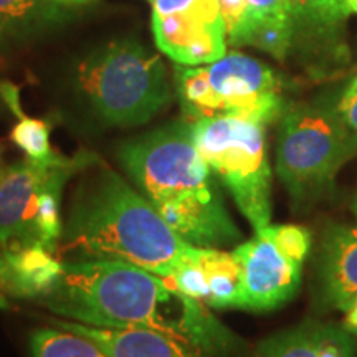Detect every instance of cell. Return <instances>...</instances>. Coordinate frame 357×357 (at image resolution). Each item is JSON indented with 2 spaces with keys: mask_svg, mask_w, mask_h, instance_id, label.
<instances>
[{
  "mask_svg": "<svg viewBox=\"0 0 357 357\" xmlns=\"http://www.w3.org/2000/svg\"><path fill=\"white\" fill-rule=\"evenodd\" d=\"M40 305L60 318L96 328H146L213 351L225 346L222 326L162 276L121 260H61Z\"/></svg>",
  "mask_w": 357,
  "mask_h": 357,
  "instance_id": "cell-1",
  "label": "cell"
},
{
  "mask_svg": "<svg viewBox=\"0 0 357 357\" xmlns=\"http://www.w3.org/2000/svg\"><path fill=\"white\" fill-rule=\"evenodd\" d=\"M200 247L185 242L144 195L95 154L78 172L56 247L60 260H121L169 280Z\"/></svg>",
  "mask_w": 357,
  "mask_h": 357,
  "instance_id": "cell-2",
  "label": "cell"
},
{
  "mask_svg": "<svg viewBox=\"0 0 357 357\" xmlns=\"http://www.w3.org/2000/svg\"><path fill=\"white\" fill-rule=\"evenodd\" d=\"M119 162L132 185L185 242L223 248L242 240L190 121H174L124 142Z\"/></svg>",
  "mask_w": 357,
  "mask_h": 357,
  "instance_id": "cell-3",
  "label": "cell"
},
{
  "mask_svg": "<svg viewBox=\"0 0 357 357\" xmlns=\"http://www.w3.org/2000/svg\"><path fill=\"white\" fill-rule=\"evenodd\" d=\"M78 83L93 113L116 128L149 123L176 93L160 56L134 40L93 50L78 66Z\"/></svg>",
  "mask_w": 357,
  "mask_h": 357,
  "instance_id": "cell-4",
  "label": "cell"
},
{
  "mask_svg": "<svg viewBox=\"0 0 357 357\" xmlns=\"http://www.w3.org/2000/svg\"><path fill=\"white\" fill-rule=\"evenodd\" d=\"M172 82L187 121L229 114L266 126L287 109L275 71L238 52L202 66L176 65Z\"/></svg>",
  "mask_w": 357,
  "mask_h": 357,
  "instance_id": "cell-5",
  "label": "cell"
},
{
  "mask_svg": "<svg viewBox=\"0 0 357 357\" xmlns=\"http://www.w3.org/2000/svg\"><path fill=\"white\" fill-rule=\"evenodd\" d=\"M357 151L337 108L310 102L284 109L276 139V174L296 207L318 200Z\"/></svg>",
  "mask_w": 357,
  "mask_h": 357,
  "instance_id": "cell-6",
  "label": "cell"
},
{
  "mask_svg": "<svg viewBox=\"0 0 357 357\" xmlns=\"http://www.w3.org/2000/svg\"><path fill=\"white\" fill-rule=\"evenodd\" d=\"M192 123L195 146L255 231L271 222V167L265 124L238 116H205Z\"/></svg>",
  "mask_w": 357,
  "mask_h": 357,
  "instance_id": "cell-7",
  "label": "cell"
},
{
  "mask_svg": "<svg viewBox=\"0 0 357 357\" xmlns=\"http://www.w3.org/2000/svg\"><path fill=\"white\" fill-rule=\"evenodd\" d=\"M310 230L294 223L266 225L234 250L242 266L238 310L271 311L291 300L311 250Z\"/></svg>",
  "mask_w": 357,
  "mask_h": 357,
  "instance_id": "cell-8",
  "label": "cell"
},
{
  "mask_svg": "<svg viewBox=\"0 0 357 357\" xmlns=\"http://www.w3.org/2000/svg\"><path fill=\"white\" fill-rule=\"evenodd\" d=\"M91 155L56 154L50 160L26 158L0 172V250L42 245L37 230L40 195L56 182H70L78 176Z\"/></svg>",
  "mask_w": 357,
  "mask_h": 357,
  "instance_id": "cell-9",
  "label": "cell"
},
{
  "mask_svg": "<svg viewBox=\"0 0 357 357\" xmlns=\"http://www.w3.org/2000/svg\"><path fill=\"white\" fill-rule=\"evenodd\" d=\"M154 42L176 65L202 66L227 55L218 0H151Z\"/></svg>",
  "mask_w": 357,
  "mask_h": 357,
  "instance_id": "cell-10",
  "label": "cell"
},
{
  "mask_svg": "<svg viewBox=\"0 0 357 357\" xmlns=\"http://www.w3.org/2000/svg\"><path fill=\"white\" fill-rule=\"evenodd\" d=\"M52 324L89 339L108 357H197L190 344L155 329L96 328L68 319H52Z\"/></svg>",
  "mask_w": 357,
  "mask_h": 357,
  "instance_id": "cell-11",
  "label": "cell"
},
{
  "mask_svg": "<svg viewBox=\"0 0 357 357\" xmlns=\"http://www.w3.org/2000/svg\"><path fill=\"white\" fill-rule=\"evenodd\" d=\"M319 281L323 298L347 311L357 300V225L328 227L321 243Z\"/></svg>",
  "mask_w": 357,
  "mask_h": 357,
  "instance_id": "cell-12",
  "label": "cell"
},
{
  "mask_svg": "<svg viewBox=\"0 0 357 357\" xmlns=\"http://www.w3.org/2000/svg\"><path fill=\"white\" fill-rule=\"evenodd\" d=\"M354 334L344 326L305 321L265 339L258 357H356Z\"/></svg>",
  "mask_w": 357,
  "mask_h": 357,
  "instance_id": "cell-13",
  "label": "cell"
},
{
  "mask_svg": "<svg viewBox=\"0 0 357 357\" xmlns=\"http://www.w3.org/2000/svg\"><path fill=\"white\" fill-rule=\"evenodd\" d=\"M61 270V260L43 245L2 250V275L8 298L38 301Z\"/></svg>",
  "mask_w": 357,
  "mask_h": 357,
  "instance_id": "cell-14",
  "label": "cell"
},
{
  "mask_svg": "<svg viewBox=\"0 0 357 357\" xmlns=\"http://www.w3.org/2000/svg\"><path fill=\"white\" fill-rule=\"evenodd\" d=\"M70 7L60 0H0V24L17 40L47 32L66 20Z\"/></svg>",
  "mask_w": 357,
  "mask_h": 357,
  "instance_id": "cell-15",
  "label": "cell"
},
{
  "mask_svg": "<svg viewBox=\"0 0 357 357\" xmlns=\"http://www.w3.org/2000/svg\"><path fill=\"white\" fill-rule=\"evenodd\" d=\"M208 298L207 306L213 310L238 307L242 293V266L234 252L222 248H202L200 253Z\"/></svg>",
  "mask_w": 357,
  "mask_h": 357,
  "instance_id": "cell-16",
  "label": "cell"
},
{
  "mask_svg": "<svg viewBox=\"0 0 357 357\" xmlns=\"http://www.w3.org/2000/svg\"><path fill=\"white\" fill-rule=\"evenodd\" d=\"M248 3L261 25L253 47L266 52L276 60H284L294 35V24L287 0H248Z\"/></svg>",
  "mask_w": 357,
  "mask_h": 357,
  "instance_id": "cell-17",
  "label": "cell"
},
{
  "mask_svg": "<svg viewBox=\"0 0 357 357\" xmlns=\"http://www.w3.org/2000/svg\"><path fill=\"white\" fill-rule=\"evenodd\" d=\"M32 357H108L89 339L56 328L35 329L30 336Z\"/></svg>",
  "mask_w": 357,
  "mask_h": 357,
  "instance_id": "cell-18",
  "label": "cell"
},
{
  "mask_svg": "<svg viewBox=\"0 0 357 357\" xmlns=\"http://www.w3.org/2000/svg\"><path fill=\"white\" fill-rule=\"evenodd\" d=\"M19 116V123L10 132V137L19 149L32 160H50L55 158V153L50 142V126L42 119L25 116L20 109L13 111Z\"/></svg>",
  "mask_w": 357,
  "mask_h": 357,
  "instance_id": "cell-19",
  "label": "cell"
},
{
  "mask_svg": "<svg viewBox=\"0 0 357 357\" xmlns=\"http://www.w3.org/2000/svg\"><path fill=\"white\" fill-rule=\"evenodd\" d=\"M227 29V42L235 47H253L261 25L248 0H218Z\"/></svg>",
  "mask_w": 357,
  "mask_h": 357,
  "instance_id": "cell-20",
  "label": "cell"
},
{
  "mask_svg": "<svg viewBox=\"0 0 357 357\" xmlns=\"http://www.w3.org/2000/svg\"><path fill=\"white\" fill-rule=\"evenodd\" d=\"M287 3L293 24H333L351 13L346 0H287Z\"/></svg>",
  "mask_w": 357,
  "mask_h": 357,
  "instance_id": "cell-21",
  "label": "cell"
},
{
  "mask_svg": "<svg viewBox=\"0 0 357 357\" xmlns=\"http://www.w3.org/2000/svg\"><path fill=\"white\" fill-rule=\"evenodd\" d=\"M339 114L344 121L347 131H349L352 141L357 147V93L352 95H342L341 102L337 106Z\"/></svg>",
  "mask_w": 357,
  "mask_h": 357,
  "instance_id": "cell-22",
  "label": "cell"
},
{
  "mask_svg": "<svg viewBox=\"0 0 357 357\" xmlns=\"http://www.w3.org/2000/svg\"><path fill=\"white\" fill-rule=\"evenodd\" d=\"M344 328L347 331L352 333L356 336L357 334V300L352 303V306L346 311V319H344Z\"/></svg>",
  "mask_w": 357,
  "mask_h": 357,
  "instance_id": "cell-23",
  "label": "cell"
},
{
  "mask_svg": "<svg viewBox=\"0 0 357 357\" xmlns=\"http://www.w3.org/2000/svg\"><path fill=\"white\" fill-rule=\"evenodd\" d=\"M13 40H17L13 37V33L8 32L6 26L0 24V55H2V53H7L10 45L13 43Z\"/></svg>",
  "mask_w": 357,
  "mask_h": 357,
  "instance_id": "cell-24",
  "label": "cell"
},
{
  "mask_svg": "<svg viewBox=\"0 0 357 357\" xmlns=\"http://www.w3.org/2000/svg\"><path fill=\"white\" fill-rule=\"evenodd\" d=\"M10 298L7 296L6 291V283H3V275H2V250H0V307H6Z\"/></svg>",
  "mask_w": 357,
  "mask_h": 357,
  "instance_id": "cell-25",
  "label": "cell"
},
{
  "mask_svg": "<svg viewBox=\"0 0 357 357\" xmlns=\"http://www.w3.org/2000/svg\"><path fill=\"white\" fill-rule=\"evenodd\" d=\"M60 2L65 3L66 7L73 8L75 6H79V3H86V2H89V0H60Z\"/></svg>",
  "mask_w": 357,
  "mask_h": 357,
  "instance_id": "cell-26",
  "label": "cell"
},
{
  "mask_svg": "<svg viewBox=\"0 0 357 357\" xmlns=\"http://www.w3.org/2000/svg\"><path fill=\"white\" fill-rule=\"evenodd\" d=\"M346 6L351 13H357V0H346Z\"/></svg>",
  "mask_w": 357,
  "mask_h": 357,
  "instance_id": "cell-27",
  "label": "cell"
},
{
  "mask_svg": "<svg viewBox=\"0 0 357 357\" xmlns=\"http://www.w3.org/2000/svg\"><path fill=\"white\" fill-rule=\"evenodd\" d=\"M352 93H357V77H356L354 82H352V83L349 84V88L346 89L344 95H352Z\"/></svg>",
  "mask_w": 357,
  "mask_h": 357,
  "instance_id": "cell-28",
  "label": "cell"
},
{
  "mask_svg": "<svg viewBox=\"0 0 357 357\" xmlns=\"http://www.w3.org/2000/svg\"><path fill=\"white\" fill-rule=\"evenodd\" d=\"M352 212H354L356 217H357V192L354 195V200H352Z\"/></svg>",
  "mask_w": 357,
  "mask_h": 357,
  "instance_id": "cell-29",
  "label": "cell"
}]
</instances>
